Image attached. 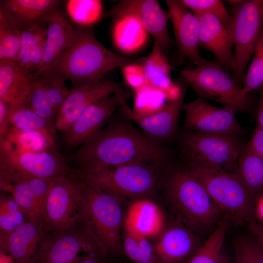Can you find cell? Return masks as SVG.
Instances as JSON below:
<instances>
[{
  "label": "cell",
  "mask_w": 263,
  "mask_h": 263,
  "mask_svg": "<svg viewBox=\"0 0 263 263\" xmlns=\"http://www.w3.org/2000/svg\"><path fill=\"white\" fill-rule=\"evenodd\" d=\"M80 170L109 169L132 163H169L164 145L147 138L124 117L111 121L88 141L64 156Z\"/></svg>",
  "instance_id": "1"
},
{
  "label": "cell",
  "mask_w": 263,
  "mask_h": 263,
  "mask_svg": "<svg viewBox=\"0 0 263 263\" xmlns=\"http://www.w3.org/2000/svg\"><path fill=\"white\" fill-rule=\"evenodd\" d=\"M138 60L117 54L96 39L92 27L76 26L67 49L54 65L39 70L58 74L72 84L86 85Z\"/></svg>",
  "instance_id": "2"
},
{
  "label": "cell",
  "mask_w": 263,
  "mask_h": 263,
  "mask_svg": "<svg viewBox=\"0 0 263 263\" xmlns=\"http://www.w3.org/2000/svg\"><path fill=\"white\" fill-rule=\"evenodd\" d=\"M162 188L177 221L197 234L211 229L219 221L220 209L186 167L169 169Z\"/></svg>",
  "instance_id": "3"
},
{
  "label": "cell",
  "mask_w": 263,
  "mask_h": 263,
  "mask_svg": "<svg viewBox=\"0 0 263 263\" xmlns=\"http://www.w3.org/2000/svg\"><path fill=\"white\" fill-rule=\"evenodd\" d=\"M169 163H132L109 169L78 170L79 177L117 197L149 198L162 188Z\"/></svg>",
  "instance_id": "4"
},
{
  "label": "cell",
  "mask_w": 263,
  "mask_h": 263,
  "mask_svg": "<svg viewBox=\"0 0 263 263\" xmlns=\"http://www.w3.org/2000/svg\"><path fill=\"white\" fill-rule=\"evenodd\" d=\"M40 219L45 234L65 232L88 223L83 181L77 172L56 178Z\"/></svg>",
  "instance_id": "5"
},
{
  "label": "cell",
  "mask_w": 263,
  "mask_h": 263,
  "mask_svg": "<svg viewBox=\"0 0 263 263\" xmlns=\"http://www.w3.org/2000/svg\"><path fill=\"white\" fill-rule=\"evenodd\" d=\"M186 167L202 184L222 214L238 224L250 220L253 199L236 170L211 169L188 162Z\"/></svg>",
  "instance_id": "6"
},
{
  "label": "cell",
  "mask_w": 263,
  "mask_h": 263,
  "mask_svg": "<svg viewBox=\"0 0 263 263\" xmlns=\"http://www.w3.org/2000/svg\"><path fill=\"white\" fill-rule=\"evenodd\" d=\"M82 180L88 224L99 242L104 258L110 254L122 252L121 232L125 216L122 201L105 190Z\"/></svg>",
  "instance_id": "7"
},
{
  "label": "cell",
  "mask_w": 263,
  "mask_h": 263,
  "mask_svg": "<svg viewBox=\"0 0 263 263\" xmlns=\"http://www.w3.org/2000/svg\"><path fill=\"white\" fill-rule=\"evenodd\" d=\"M187 162L214 169L236 171L244 146L238 136L185 132L180 138Z\"/></svg>",
  "instance_id": "8"
},
{
  "label": "cell",
  "mask_w": 263,
  "mask_h": 263,
  "mask_svg": "<svg viewBox=\"0 0 263 263\" xmlns=\"http://www.w3.org/2000/svg\"><path fill=\"white\" fill-rule=\"evenodd\" d=\"M200 97L215 101L236 113L248 111L250 94L241 86L217 61H208L191 69L179 71Z\"/></svg>",
  "instance_id": "9"
},
{
  "label": "cell",
  "mask_w": 263,
  "mask_h": 263,
  "mask_svg": "<svg viewBox=\"0 0 263 263\" xmlns=\"http://www.w3.org/2000/svg\"><path fill=\"white\" fill-rule=\"evenodd\" d=\"M228 27L235 51L231 75L241 85L246 68L260 39L263 27V3L261 0H239L232 4Z\"/></svg>",
  "instance_id": "10"
},
{
  "label": "cell",
  "mask_w": 263,
  "mask_h": 263,
  "mask_svg": "<svg viewBox=\"0 0 263 263\" xmlns=\"http://www.w3.org/2000/svg\"><path fill=\"white\" fill-rule=\"evenodd\" d=\"M76 172L57 150L19 152L5 140L0 141V182L31 177L51 178Z\"/></svg>",
  "instance_id": "11"
},
{
  "label": "cell",
  "mask_w": 263,
  "mask_h": 263,
  "mask_svg": "<svg viewBox=\"0 0 263 263\" xmlns=\"http://www.w3.org/2000/svg\"><path fill=\"white\" fill-rule=\"evenodd\" d=\"M93 255L103 259L99 242L86 223L67 232L45 234L35 263H77Z\"/></svg>",
  "instance_id": "12"
},
{
  "label": "cell",
  "mask_w": 263,
  "mask_h": 263,
  "mask_svg": "<svg viewBox=\"0 0 263 263\" xmlns=\"http://www.w3.org/2000/svg\"><path fill=\"white\" fill-rule=\"evenodd\" d=\"M132 18L151 35L166 55L174 45L168 28V13L155 0H122L103 12L102 18Z\"/></svg>",
  "instance_id": "13"
},
{
  "label": "cell",
  "mask_w": 263,
  "mask_h": 263,
  "mask_svg": "<svg viewBox=\"0 0 263 263\" xmlns=\"http://www.w3.org/2000/svg\"><path fill=\"white\" fill-rule=\"evenodd\" d=\"M123 86L122 83L108 78L86 85L73 84L57 113L55 122L56 130L64 132L90 106L123 91Z\"/></svg>",
  "instance_id": "14"
},
{
  "label": "cell",
  "mask_w": 263,
  "mask_h": 263,
  "mask_svg": "<svg viewBox=\"0 0 263 263\" xmlns=\"http://www.w3.org/2000/svg\"><path fill=\"white\" fill-rule=\"evenodd\" d=\"M185 132H199L230 134L239 136L242 130L236 113L213 106L200 97L183 104Z\"/></svg>",
  "instance_id": "15"
},
{
  "label": "cell",
  "mask_w": 263,
  "mask_h": 263,
  "mask_svg": "<svg viewBox=\"0 0 263 263\" xmlns=\"http://www.w3.org/2000/svg\"><path fill=\"white\" fill-rule=\"evenodd\" d=\"M124 91L116 93L90 106L62 133L65 146L77 148L102 130L115 110L126 103Z\"/></svg>",
  "instance_id": "16"
},
{
  "label": "cell",
  "mask_w": 263,
  "mask_h": 263,
  "mask_svg": "<svg viewBox=\"0 0 263 263\" xmlns=\"http://www.w3.org/2000/svg\"><path fill=\"white\" fill-rule=\"evenodd\" d=\"M166 3L180 54L197 67L204 64L207 60L200 53V24L197 17L182 0H166Z\"/></svg>",
  "instance_id": "17"
},
{
  "label": "cell",
  "mask_w": 263,
  "mask_h": 263,
  "mask_svg": "<svg viewBox=\"0 0 263 263\" xmlns=\"http://www.w3.org/2000/svg\"><path fill=\"white\" fill-rule=\"evenodd\" d=\"M153 245L158 263H183L202 244L198 234L178 221L165 226Z\"/></svg>",
  "instance_id": "18"
},
{
  "label": "cell",
  "mask_w": 263,
  "mask_h": 263,
  "mask_svg": "<svg viewBox=\"0 0 263 263\" xmlns=\"http://www.w3.org/2000/svg\"><path fill=\"white\" fill-rule=\"evenodd\" d=\"M184 97V93L178 99L168 101L158 112L146 116H138L131 113L126 103L120 107L125 116L135 122L147 138L164 145L177 137L179 117Z\"/></svg>",
  "instance_id": "19"
},
{
  "label": "cell",
  "mask_w": 263,
  "mask_h": 263,
  "mask_svg": "<svg viewBox=\"0 0 263 263\" xmlns=\"http://www.w3.org/2000/svg\"><path fill=\"white\" fill-rule=\"evenodd\" d=\"M62 3L59 0H1L0 18L19 30L28 29L47 23Z\"/></svg>",
  "instance_id": "20"
},
{
  "label": "cell",
  "mask_w": 263,
  "mask_h": 263,
  "mask_svg": "<svg viewBox=\"0 0 263 263\" xmlns=\"http://www.w3.org/2000/svg\"><path fill=\"white\" fill-rule=\"evenodd\" d=\"M44 234L40 219H30L13 231L0 235V252L11 256L15 263H35Z\"/></svg>",
  "instance_id": "21"
},
{
  "label": "cell",
  "mask_w": 263,
  "mask_h": 263,
  "mask_svg": "<svg viewBox=\"0 0 263 263\" xmlns=\"http://www.w3.org/2000/svg\"><path fill=\"white\" fill-rule=\"evenodd\" d=\"M195 15L200 24V47L213 54L225 71L231 74L234 59V44L229 30L213 15Z\"/></svg>",
  "instance_id": "22"
},
{
  "label": "cell",
  "mask_w": 263,
  "mask_h": 263,
  "mask_svg": "<svg viewBox=\"0 0 263 263\" xmlns=\"http://www.w3.org/2000/svg\"><path fill=\"white\" fill-rule=\"evenodd\" d=\"M166 226L160 207L149 198L132 201L124 216L123 228L148 239L157 238Z\"/></svg>",
  "instance_id": "23"
},
{
  "label": "cell",
  "mask_w": 263,
  "mask_h": 263,
  "mask_svg": "<svg viewBox=\"0 0 263 263\" xmlns=\"http://www.w3.org/2000/svg\"><path fill=\"white\" fill-rule=\"evenodd\" d=\"M36 78L35 72L16 61H0V100L10 106L25 104Z\"/></svg>",
  "instance_id": "24"
},
{
  "label": "cell",
  "mask_w": 263,
  "mask_h": 263,
  "mask_svg": "<svg viewBox=\"0 0 263 263\" xmlns=\"http://www.w3.org/2000/svg\"><path fill=\"white\" fill-rule=\"evenodd\" d=\"M76 27L60 9L51 14L47 20L46 36L42 47L41 64L39 70L49 67L57 62L69 46Z\"/></svg>",
  "instance_id": "25"
},
{
  "label": "cell",
  "mask_w": 263,
  "mask_h": 263,
  "mask_svg": "<svg viewBox=\"0 0 263 263\" xmlns=\"http://www.w3.org/2000/svg\"><path fill=\"white\" fill-rule=\"evenodd\" d=\"M144 65L146 84L153 87L165 95L167 101L178 99L184 91L171 78L172 68L164 51L155 43L152 50L140 60Z\"/></svg>",
  "instance_id": "26"
},
{
  "label": "cell",
  "mask_w": 263,
  "mask_h": 263,
  "mask_svg": "<svg viewBox=\"0 0 263 263\" xmlns=\"http://www.w3.org/2000/svg\"><path fill=\"white\" fill-rule=\"evenodd\" d=\"M47 25V23L20 30V48L16 61L23 68L34 72L40 69Z\"/></svg>",
  "instance_id": "27"
},
{
  "label": "cell",
  "mask_w": 263,
  "mask_h": 263,
  "mask_svg": "<svg viewBox=\"0 0 263 263\" xmlns=\"http://www.w3.org/2000/svg\"><path fill=\"white\" fill-rule=\"evenodd\" d=\"M4 140L19 152L57 150L56 137L43 132L21 131L11 127Z\"/></svg>",
  "instance_id": "28"
},
{
  "label": "cell",
  "mask_w": 263,
  "mask_h": 263,
  "mask_svg": "<svg viewBox=\"0 0 263 263\" xmlns=\"http://www.w3.org/2000/svg\"><path fill=\"white\" fill-rule=\"evenodd\" d=\"M236 171L254 200L263 190V159L244 146Z\"/></svg>",
  "instance_id": "29"
},
{
  "label": "cell",
  "mask_w": 263,
  "mask_h": 263,
  "mask_svg": "<svg viewBox=\"0 0 263 263\" xmlns=\"http://www.w3.org/2000/svg\"><path fill=\"white\" fill-rule=\"evenodd\" d=\"M228 223L222 221L187 263H223L226 256L223 252Z\"/></svg>",
  "instance_id": "30"
},
{
  "label": "cell",
  "mask_w": 263,
  "mask_h": 263,
  "mask_svg": "<svg viewBox=\"0 0 263 263\" xmlns=\"http://www.w3.org/2000/svg\"><path fill=\"white\" fill-rule=\"evenodd\" d=\"M9 120L11 127L21 131L43 132L56 137L55 123L39 116L24 104L10 106Z\"/></svg>",
  "instance_id": "31"
},
{
  "label": "cell",
  "mask_w": 263,
  "mask_h": 263,
  "mask_svg": "<svg viewBox=\"0 0 263 263\" xmlns=\"http://www.w3.org/2000/svg\"><path fill=\"white\" fill-rule=\"evenodd\" d=\"M122 229L123 251L131 260L135 263H158L149 239Z\"/></svg>",
  "instance_id": "32"
},
{
  "label": "cell",
  "mask_w": 263,
  "mask_h": 263,
  "mask_svg": "<svg viewBox=\"0 0 263 263\" xmlns=\"http://www.w3.org/2000/svg\"><path fill=\"white\" fill-rule=\"evenodd\" d=\"M65 7L68 16L78 26L91 27L102 18L99 0H69L66 2Z\"/></svg>",
  "instance_id": "33"
},
{
  "label": "cell",
  "mask_w": 263,
  "mask_h": 263,
  "mask_svg": "<svg viewBox=\"0 0 263 263\" xmlns=\"http://www.w3.org/2000/svg\"><path fill=\"white\" fill-rule=\"evenodd\" d=\"M132 110L130 112L138 116H146L159 111L168 101L161 91L148 85L134 92Z\"/></svg>",
  "instance_id": "34"
},
{
  "label": "cell",
  "mask_w": 263,
  "mask_h": 263,
  "mask_svg": "<svg viewBox=\"0 0 263 263\" xmlns=\"http://www.w3.org/2000/svg\"><path fill=\"white\" fill-rule=\"evenodd\" d=\"M31 218L10 195L0 197V235L10 233Z\"/></svg>",
  "instance_id": "35"
},
{
  "label": "cell",
  "mask_w": 263,
  "mask_h": 263,
  "mask_svg": "<svg viewBox=\"0 0 263 263\" xmlns=\"http://www.w3.org/2000/svg\"><path fill=\"white\" fill-rule=\"evenodd\" d=\"M0 189L10 194L31 219L40 218L34 196L25 178L0 183Z\"/></svg>",
  "instance_id": "36"
},
{
  "label": "cell",
  "mask_w": 263,
  "mask_h": 263,
  "mask_svg": "<svg viewBox=\"0 0 263 263\" xmlns=\"http://www.w3.org/2000/svg\"><path fill=\"white\" fill-rule=\"evenodd\" d=\"M40 79L46 96L57 113L70 92L65 85L66 80L58 74L45 71L35 72Z\"/></svg>",
  "instance_id": "37"
},
{
  "label": "cell",
  "mask_w": 263,
  "mask_h": 263,
  "mask_svg": "<svg viewBox=\"0 0 263 263\" xmlns=\"http://www.w3.org/2000/svg\"><path fill=\"white\" fill-rule=\"evenodd\" d=\"M252 58L243 83L242 88L245 94L261 89L263 85V27Z\"/></svg>",
  "instance_id": "38"
},
{
  "label": "cell",
  "mask_w": 263,
  "mask_h": 263,
  "mask_svg": "<svg viewBox=\"0 0 263 263\" xmlns=\"http://www.w3.org/2000/svg\"><path fill=\"white\" fill-rule=\"evenodd\" d=\"M20 30L0 18V61H16L20 48Z\"/></svg>",
  "instance_id": "39"
},
{
  "label": "cell",
  "mask_w": 263,
  "mask_h": 263,
  "mask_svg": "<svg viewBox=\"0 0 263 263\" xmlns=\"http://www.w3.org/2000/svg\"><path fill=\"white\" fill-rule=\"evenodd\" d=\"M236 263H263V250L253 236L241 235L234 240Z\"/></svg>",
  "instance_id": "40"
},
{
  "label": "cell",
  "mask_w": 263,
  "mask_h": 263,
  "mask_svg": "<svg viewBox=\"0 0 263 263\" xmlns=\"http://www.w3.org/2000/svg\"><path fill=\"white\" fill-rule=\"evenodd\" d=\"M24 105L39 116L55 123L56 113L50 103L41 81L37 75L35 83Z\"/></svg>",
  "instance_id": "41"
},
{
  "label": "cell",
  "mask_w": 263,
  "mask_h": 263,
  "mask_svg": "<svg viewBox=\"0 0 263 263\" xmlns=\"http://www.w3.org/2000/svg\"><path fill=\"white\" fill-rule=\"evenodd\" d=\"M194 14H209L217 17L228 29L231 15L220 0H182Z\"/></svg>",
  "instance_id": "42"
},
{
  "label": "cell",
  "mask_w": 263,
  "mask_h": 263,
  "mask_svg": "<svg viewBox=\"0 0 263 263\" xmlns=\"http://www.w3.org/2000/svg\"><path fill=\"white\" fill-rule=\"evenodd\" d=\"M56 177L25 178L34 196L40 218L51 187Z\"/></svg>",
  "instance_id": "43"
},
{
  "label": "cell",
  "mask_w": 263,
  "mask_h": 263,
  "mask_svg": "<svg viewBox=\"0 0 263 263\" xmlns=\"http://www.w3.org/2000/svg\"><path fill=\"white\" fill-rule=\"evenodd\" d=\"M122 73L126 83L134 92L146 85L144 66L140 60L123 67Z\"/></svg>",
  "instance_id": "44"
},
{
  "label": "cell",
  "mask_w": 263,
  "mask_h": 263,
  "mask_svg": "<svg viewBox=\"0 0 263 263\" xmlns=\"http://www.w3.org/2000/svg\"><path fill=\"white\" fill-rule=\"evenodd\" d=\"M245 146L263 159V129L259 125L255 128L250 141Z\"/></svg>",
  "instance_id": "45"
},
{
  "label": "cell",
  "mask_w": 263,
  "mask_h": 263,
  "mask_svg": "<svg viewBox=\"0 0 263 263\" xmlns=\"http://www.w3.org/2000/svg\"><path fill=\"white\" fill-rule=\"evenodd\" d=\"M10 106L0 100V141L4 140L11 128L9 120Z\"/></svg>",
  "instance_id": "46"
},
{
  "label": "cell",
  "mask_w": 263,
  "mask_h": 263,
  "mask_svg": "<svg viewBox=\"0 0 263 263\" xmlns=\"http://www.w3.org/2000/svg\"><path fill=\"white\" fill-rule=\"evenodd\" d=\"M253 237L257 241L263 250V224L252 222L249 226Z\"/></svg>",
  "instance_id": "47"
},
{
  "label": "cell",
  "mask_w": 263,
  "mask_h": 263,
  "mask_svg": "<svg viewBox=\"0 0 263 263\" xmlns=\"http://www.w3.org/2000/svg\"><path fill=\"white\" fill-rule=\"evenodd\" d=\"M258 125L263 129V85L261 88L260 98L257 112Z\"/></svg>",
  "instance_id": "48"
},
{
  "label": "cell",
  "mask_w": 263,
  "mask_h": 263,
  "mask_svg": "<svg viewBox=\"0 0 263 263\" xmlns=\"http://www.w3.org/2000/svg\"><path fill=\"white\" fill-rule=\"evenodd\" d=\"M256 213L258 218L263 222V194L257 200L256 205Z\"/></svg>",
  "instance_id": "49"
},
{
  "label": "cell",
  "mask_w": 263,
  "mask_h": 263,
  "mask_svg": "<svg viewBox=\"0 0 263 263\" xmlns=\"http://www.w3.org/2000/svg\"><path fill=\"white\" fill-rule=\"evenodd\" d=\"M77 263H106L101 257L93 255L90 256Z\"/></svg>",
  "instance_id": "50"
},
{
  "label": "cell",
  "mask_w": 263,
  "mask_h": 263,
  "mask_svg": "<svg viewBox=\"0 0 263 263\" xmlns=\"http://www.w3.org/2000/svg\"><path fill=\"white\" fill-rule=\"evenodd\" d=\"M0 263H15V262L9 255L0 252Z\"/></svg>",
  "instance_id": "51"
},
{
  "label": "cell",
  "mask_w": 263,
  "mask_h": 263,
  "mask_svg": "<svg viewBox=\"0 0 263 263\" xmlns=\"http://www.w3.org/2000/svg\"><path fill=\"white\" fill-rule=\"evenodd\" d=\"M223 263H230L229 261L228 260V259L227 257H225Z\"/></svg>",
  "instance_id": "52"
},
{
  "label": "cell",
  "mask_w": 263,
  "mask_h": 263,
  "mask_svg": "<svg viewBox=\"0 0 263 263\" xmlns=\"http://www.w3.org/2000/svg\"><path fill=\"white\" fill-rule=\"evenodd\" d=\"M262 1H263V0H262Z\"/></svg>",
  "instance_id": "53"
}]
</instances>
